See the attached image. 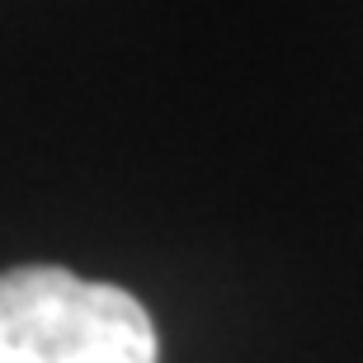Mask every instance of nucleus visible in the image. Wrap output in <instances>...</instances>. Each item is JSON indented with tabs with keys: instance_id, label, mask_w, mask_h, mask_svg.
Returning <instances> with one entry per match:
<instances>
[{
	"instance_id": "nucleus-1",
	"label": "nucleus",
	"mask_w": 363,
	"mask_h": 363,
	"mask_svg": "<svg viewBox=\"0 0 363 363\" xmlns=\"http://www.w3.org/2000/svg\"><path fill=\"white\" fill-rule=\"evenodd\" d=\"M156 325L118 283L57 264L0 274V363H156Z\"/></svg>"
}]
</instances>
